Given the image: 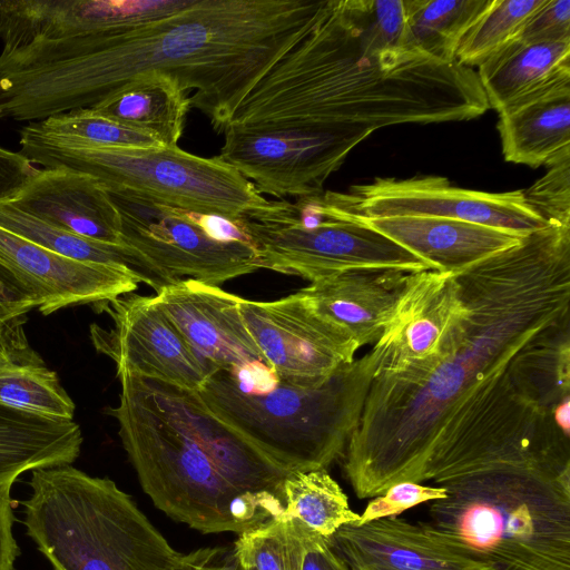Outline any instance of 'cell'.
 Segmentation results:
<instances>
[{"label":"cell","instance_id":"7a4b0ae2","mask_svg":"<svg viewBox=\"0 0 570 570\" xmlns=\"http://www.w3.org/2000/svg\"><path fill=\"white\" fill-rule=\"evenodd\" d=\"M464 305L451 350L426 372L374 376L344 452L360 499L424 482L453 416L543 330L569 315L570 226L548 224L458 273Z\"/></svg>","mask_w":570,"mask_h":570},{"label":"cell","instance_id":"74e56055","mask_svg":"<svg viewBox=\"0 0 570 570\" xmlns=\"http://www.w3.org/2000/svg\"><path fill=\"white\" fill-rule=\"evenodd\" d=\"M446 497L448 491L442 485L429 487L411 481L397 482L374 497L353 524L362 525L380 519L395 518L415 505Z\"/></svg>","mask_w":570,"mask_h":570},{"label":"cell","instance_id":"1f68e13d","mask_svg":"<svg viewBox=\"0 0 570 570\" xmlns=\"http://www.w3.org/2000/svg\"><path fill=\"white\" fill-rule=\"evenodd\" d=\"M285 510L316 534L327 539L341 527L355 523L347 497L326 469L291 472L283 484Z\"/></svg>","mask_w":570,"mask_h":570},{"label":"cell","instance_id":"ac0fdd59","mask_svg":"<svg viewBox=\"0 0 570 570\" xmlns=\"http://www.w3.org/2000/svg\"><path fill=\"white\" fill-rule=\"evenodd\" d=\"M0 265L36 294L42 315L114 299L132 293L141 282L129 269L66 258L2 227Z\"/></svg>","mask_w":570,"mask_h":570},{"label":"cell","instance_id":"bcb514c9","mask_svg":"<svg viewBox=\"0 0 570 570\" xmlns=\"http://www.w3.org/2000/svg\"><path fill=\"white\" fill-rule=\"evenodd\" d=\"M238 562H239V561H238ZM238 570H250V569L245 568V567H243V566L239 563V568H238Z\"/></svg>","mask_w":570,"mask_h":570},{"label":"cell","instance_id":"c3c4849f","mask_svg":"<svg viewBox=\"0 0 570 570\" xmlns=\"http://www.w3.org/2000/svg\"><path fill=\"white\" fill-rule=\"evenodd\" d=\"M3 325H4V324H3ZM3 325H2V326H3ZM2 326H0V332H1Z\"/></svg>","mask_w":570,"mask_h":570},{"label":"cell","instance_id":"2e32d148","mask_svg":"<svg viewBox=\"0 0 570 570\" xmlns=\"http://www.w3.org/2000/svg\"><path fill=\"white\" fill-rule=\"evenodd\" d=\"M92 306L107 313L111 324H92L91 343L115 362L116 371L195 391L214 373L194 355L154 296L128 293Z\"/></svg>","mask_w":570,"mask_h":570},{"label":"cell","instance_id":"30bf717a","mask_svg":"<svg viewBox=\"0 0 570 570\" xmlns=\"http://www.w3.org/2000/svg\"><path fill=\"white\" fill-rule=\"evenodd\" d=\"M242 219L261 268L301 276L311 283L350 271L432 269L366 224L326 214L323 194L295 202L267 200Z\"/></svg>","mask_w":570,"mask_h":570},{"label":"cell","instance_id":"f546056e","mask_svg":"<svg viewBox=\"0 0 570 570\" xmlns=\"http://www.w3.org/2000/svg\"><path fill=\"white\" fill-rule=\"evenodd\" d=\"M0 227L69 259L129 269L156 292L166 286L130 247L76 235L32 217L9 203L0 204Z\"/></svg>","mask_w":570,"mask_h":570},{"label":"cell","instance_id":"9a60e30c","mask_svg":"<svg viewBox=\"0 0 570 570\" xmlns=\"http://www.w3.org/2000/svg\"><path fill=\"white\" fill-rule=\"evenodd\" d=\"M238 306L264 362L288 382L317 384L355 360L358 345L297 293L267 302L240 297Z\"/></svg>","mask_w":570,"mask_h":570},{"label":"cell","instance_id":"ab89813d","mask_svg":"<svg viewBox=\"0 0 570 570\" xmlns=\"http://www.w3.org/2000/svg\"><path fill=\"white\" fill-rule=\"evenodd\" d=\"M39 306L36 294L14 274L0 265V326Z\"/></svg>","mask_w":570,"mask_h":570},{"label":"cell","instance_id":"8fae6325","mask_svg":"<svg viewBox=\"0 0 570 570\" xmlns=\"http://www.w3.org/2000/svg\"><path fill=\"white\" fill-rule=\"evenodd\" d=\"M107 193L120 217L124 244L165 285L194 279L218 286L261 268L242 218L169 206L125 190Z\"/></svg>","mask_w":570,"mask_h":570},{"label":"cell","instance_id":"e575fe53","mask_svg":"<svg viewBox=\"0 0 570 570\" xmlns=\"http://www.w3.org/2000/svg\"><path fill=\"white\" fill-rule=\"evenodd\" d=\"M546 0H490L463 36L455 52L462 66L479 67L514 40Z\"/></svg>","mask_w":570,"mask_h":570},{"label":"cell","instance_id":"3957f363","mask_svg":"<svg viewBox=\"0 0 570 570\" xmlns=\"http://www.w3.org/2000/svg\"><path fill=\"white\" fill-rule=\"evenodd\" d=\"M489 104L476 71L419 50H379L351 0H327L306 36L257 82L232 122L344 129L464 121Z\"/></svg>","mask_w":570,"mask_h":570},{"label":"cell","instance_id":"7dc6e473","mask_svg":"<svg viewBox=\"0 0 570 570\" xmlns=\"http://www.w3.org/2000/svg\"><path fill=\"white\" fill-rule=\"evenodd\" d=\"M498 570H519V569H514V568H500Z\"/></svg>","mask_w":570,"mask_h":570},{"label":"cell","instance_id":"7c38bea8","mask_svg":"<svg viewBox=\"0 0 570 570\" xmlns=\"http://www.w3.org/2000/svg\"><path fill=\"white\" fill-rule=\"evenodd\" d=\"M326 214L342 219L424 216L474 223L520 235L548 223L525 200L523 189L488 193L450 184L441 176L380 178L347 193H323Z\"/></svg>","mask_w":570,"mask_h":570},{"label":"cell","instance_id":"f35d334b","mask_svg":"<svg viewBox=\"0 0 570 570\" xmlns=\"http://www.w3.org/2000/svg\"><path fill=\"white\" fill-rule=\"evenodd\" d=\"M515 39L528 43L570 41V0H546Z\"/></svg>","mask_w":570,"mask_h":570},{"label":"cell","instance_id":"6da1fadb","mask_svg":"<svg viewBox=\"0 0 570 570\" xmlns=\"http://www.w3.org/2000/svg\"><path fill=\"white\" fill-rule=\"evenodd\" d=\"M326 0H193L115 33L37 40L0 53V115L40 121L89 108L154 70L195 90L191 106L223 132L257 82L312 29Z\"/></svg>","mask_w":570,"mask_h":570},{"label":"cell","instance_id":"7402d4cb","mask_svg":"<svg viewBox=\"0 0 570 570\" xmlns=\"http://www.w3.org/2000/svg\"><path fill=\"white\" fill-rule=\"evenodd\" d=\"M358 220L407 249L432 269L458 273L517 245L525 235L456 219L393 216Z\"/></svg>","mask_w":570,"mask_h":570},{"label":"cell","instance_id":"f1b7e54d","mask_svg":"<svg viewBox=\"0 0 570 570\" xmlns=\"http://www.w3.org/2000/svg\"><path fill=\"white\" fill-rule=\"evenodd\" d=\"M507 371L529 402L553 414L570 399V315L527 343Z\"/></svg>","mask_w":570,"mask_h":570},{"label":"cell","instance_id":"b9f144b4","mask_svg":"<svg viewBox=\"0 0 570 570\" xmlns=\"http://www.w3.org/2000/svg\"><path fill=\"white\" fill-rule=\"evenodd\" d=\"M11 487H0V570H16L14 563L20 554L19 544L13 535Z\"/></svg>","mask_w":570,"mask_h":570},{"label":"cell","instance_id":"8992f818","mask_svg":"<svg viewBox=\"0 0 570 570\" xmlns=\"http://www.w3.org/2000/svg\"><path fill=\"white\" fill-rule=\"evenodd\" d=\"M27 534L53 570H199L212 552L175 550L109 478L72 464L31 471Z\"/></svg>","mask_w":570,"mask_h":570},{"label":"cell","instance_id":"9c48e42d","mask_svg":"<svg viewBox=\"0 0 570 570\" xmlns=\"http://www.w3.org/2000/svg\"><path fill=\"white\" fill-rule=\"evenodd\" d=\"M569 440L551 412L521 394L505 367L485 381L449 422L424 481L439 487L499 471L570 476Z\"/></svg>","mask_w":570,"mask_h":570},{"label":"cell","instance_id":"8d00e7d4","mask_svg":"<svg viewBox=\"0 0 570 570\" xmlns=\"http://www.w3.org/2000/svg\"><path fill=\"white\" fill-rule=\"evenodd\" d=\"M355 17L365 36L384 51L406 48L405 0H352Z\"/></svg>","mask_w":570,"mask_h":570},{"label":"cell","instance_id":"4316f807","mask_svg":"<svg viewBox=\"0 0 570 570\" xmlns=\"http://www.w3.org/2000/svg\"><path fill=\"white\" fill-rule=\"evenodd\" d=\"M497 128L507 161L546 166L570 148V83L499 112Z\"/></svg>","mask_w":570,"mask_h":570},{"label":"cell","instance_id":"5bb4252c","mask_svg":"<svg viewBox=\"0 0 570 570\" xmlns=\"http://www.w3.org/2000/svg\"><path fill=\"white\" fill-rule=\"evenodd\" d=\"M464 305L454 273H409L390 320L371 352L375 375L422 373L451 350Z\"/></svg>","mask_w":570,"mask_h":570},{"label":"cell","instance_id":"f6af8a7d","mask_svg":"<svg viewBox=\"0 0 570 570\" xmlns=\"http://www.w3.org/2000/svg\"><path fill=\"white\" fill-rule=\"evenodd\" d=\"M553 419L563 434L570 438V399L564 400L553 410Z\"/></svg>","mask_w":570,"mask_h":570},{"label":"cell","instance_id":"cb8c5ba5","mask_svg":"<svg viewBox=\"0 0 570 570\" xmlns=\"http://www.w3.org/2000/svg\"><path fill=\"white\" fill-rule=\"evenodd\" d=\"M489 108L499 112L570 83V41L514 39L478 67Z\"/></svg>","mask_w":570,"mask_h":570},{"label":"cell","instance_id":"d4e9b609","mask_svg":"<svg viewBox=\"0 0 570 570\" xmlns=\"http://www.w3.org/2000/svg\"><path fill=\"white\" fill-rule=\"evenodd\" d=\"M73 420L40 415L0 402V487L24 472L72 464L82 445Z\"/></svg>","mask_w":570,"mask_h":570},{"label":"cell","instance_id":"277c9868","mask_svg":"<svg viewBox=\"0 0 570 570\" xmlns=\"http://www.w3.org/2000/svg\"><path fill=\"white\" fill-rule=\"evenodd\" d=\"M116 372L119 402L107 413L156 508L202 533L240 534L283 517L291 472L219 420L197 391Z\"/></svg>","mask_w":570,"mask_h":570},{"label":"cell","instance_id":"ee69618b","mask_svg":"<svg viewBox=\"0 0 570 570\" xmlns=\"http://www.w3.org/2000/svg\"><path fill=\"white\" fill-rule=\"evenodd\" d=\"M239 562L234 546L212 548V552L199 570H238Z\"/></svg>","mask_w":570,"mask_h":570},{"label":"cell","instance_id":"52a82bcc","mask_svg":"<svg viewBox=\"0 0 570 570\" xmlns=\"http://www.w3.org/2000/svg\"><path fill=\"white\" fill-rule=\"evenodd\" d=\"M442 487L430 525L452 544L498 569L570 570V476L499 471Z\"/></svg>","mask_w":570,"mask_h":570},{"label":"cell","instance_id":"e0dca14e","mask_svg":"<svg viewBox=\"0 0 570 570\" xmlns=\"http://www.w3.org/2000/svg\"><path fill=\"white\" fill-rule=\"evenodd\" d=\"M154 297L194 355L213 372L264 362L243 322L239 296L216 285L181 279L161 287Z\"/></svg>","mask_w":570,"mask_h":570},{"label":"cell","instance_id":"7bdbcfd3","mask_svg":"<svg viewBox=\"0 0 570 570\" xmlns=\"http://www.w3.org/2000/svg\"><path fill=\"white\" fill-rule=\"evenodd\" d=\"M302 570H350L325 538L314 535L307 546Z\"/></svg>","mask_w":570,"mask_h":570},{"label":"cell","instance_id":"60d3db41","mask_svg":"<svg viewBox=\"0 0 570 570\" xmlns=\"http://www.w3.org/2000/svg\"><path fill=\"white\" fill-rule=\"evenodd\" d=\"M38 170L20 151L0 147V204L13 200Z\"/></svg>","mask_w":570,"mask_h":570},{"label":"cell","instance_id":"836d02e7","mask_svg":"<svg viewBox=\"0 0 570 570\" xmlns=\"http://www.w3.org/2000/svg\"><path fill=\"white\" fill-rule=\"evenodd\" d=\"M40 136L63 145L87 148L165 147L153 136L94 114L88 108L60 114L28 125Z\"/></svg>","mask_w":570,"mask_h":570},{"label":"cell","instance_id":"5b68a950","mask_svg":"<svg viewBox=\"0 0 570 570\" xmlns=\"http://www.w3.org/2000/svg\"><path fill=\"white\" fill-rule=\"evenodd\" d=\"M374 375L371 351L313 385L288 382L258 361L215 371L197 392L219 420L283 469L312 471L344 455Z\"/></svg>","mask_w":570,"mask_h":570},{"label":"cell","instance_id":"d590c367","mask_svg":"<svg viewBox=\"0 0 570 570\" xmlns=\"http://www.w3.org/2000/svg\"><path fill=\"white\" fill-rule=\"evenodd\" d=\"M546 167V174L523 190L525 200L548 224L570 226V148Z\"/></svg>","mask_w":570,"mask_h":570},{"label":"cell","instance_id":"603a6c76","mask_svg":"<svg viewBox=\"0 0 570 570\" xmlns=\"http://www.w3.org/2000/svg\"><path fill=\"white\" fill-rule=\"evenodd\" d=\"M193 0H28L27 45L86 35L124 32L171 16Z\"/></svg>","mask_w":570,"mask_h":570},{"label":"cell","instance_id":"4dcf8cb0","mask_svg":"<svg viewBox=\"0 0 570 570\" xmlns=\"http://www.w3.org/2000/svg\"><path fill=\"white\" fill-rule=\"evenodd\" d=\"M490 0H405L406 48L445 62Z\"/></svg>","mask_w":570,"mask_h":570},{"label":"cell","instance_id":"484cf974","mask_svg":"<svg viewBox=\"0 0 570 570\" xmlns=\"http://www.w3.org/2000/svg\"><path fill=\"white\" fill-rule=\"evenodd\" d=\"M190 107V97L176 78L149 70L134 76L88 109L148 134L165 147H176Z\"/></svg>","mask_w":570,"mask_h":570},{"label":"cell","instance_id":"d6986e66","mask_svg":"<svg viewBox=\"0 0 570 570\" xmlns=\"http://www.w3.org/2000/svg\"><path fill=\"white\" fill-rule=\"evenodd\" d=\"M326 542L350 570H498L452 544L430 524L397 517L345 524Z\"/></svg>","mask_w":570,"mask_h":570},{"label":"cell","instance_id":"83f0119b","mask_svg":"<svg viewBox=\"0 0 570 570\" xmlns=\"http://www.w3.org/2000/svg\"><path fill=\"white\" fill-rule=\"evenodd\" d=\"M26 317L7 322L0 332V402L40 415L73 420L76 405L55 371L30 346Z\"/></svg>","mask_w":570,"mask_h":570},{"label":"cell","instance_id":"44dd1931","mask_svg":"<svg viewBox=\"0 0 570 570\" xmlns=\"http://www.w3.org/2000/svg\"><path fill=\"white\" fill-rule=\"evenodd\" d=\"M407 274L390 269L350 271L309 283L296 293L315 314L362 347L380 338Z\"/></svg>","mask_w":570,"mask_h":570},{"label":"cell","instance_id":"ffe728a7","mask_svg":"<svg viewBox=\"0 0 570 570\" xmlns=\"http://www.w3.org/2000/svg\"><path fill=\"white\" fill-rule=\"evenodd\" d=\"M9 204L76 235L125 245L117 208L102 185L88 175L65 168L39 169Z\"/></svg>","mask_w":570,"mask_h":570},{"label":"cell","instance_id":"ba28073f","mask_svg":"<svg viewBox=\"0 0 570 570\" xmlns=\"http://www.w3.org/2000/svg\"><path fill=\"white\" fill-rule=\"evenodd\" d=\"M20 153L43 168L95 178L107 190L130 191L188 210L238 219L264 206L254 184L218 156L199 157L176 147L87 148L51 141L28 125Z\"/></svg>","mask_w":570,"mask_h":570},{"label":"cell","instance_id":"d6a6232c","mask_svg":"<svg viewBox=\"0 0 570 570\" xmlns=\"http://www.w3.org/2000/svg\"><path fill=\"white\" fill-rule=\"evenodd\" d=\"M314 535L297 520L281 517L238 534L234 549L239 563L250 570H302Z\"/></svg>","mask_w":570,"mask_h":570},{"label":"cell","instance_id":"4fadbf2b","mask_svg":"<svg viewBox=\"0 0 570 570\" xmlns=\"http://www.w3.org/2000/svg\"><path fill=\"white\" fill-rule=\"evenodd\" d=\"M218 157L275 197L323 194L325 180L366 138L321 126L229 124Z\"/></svg>","mask_w":570,"mask_h":570}]
</instances>
